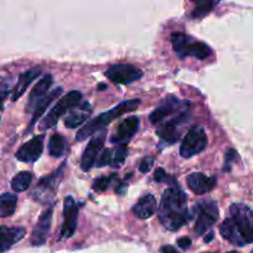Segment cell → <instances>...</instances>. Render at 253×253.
Segmentation results:
<instances>
[{"mask_svg":"<svg viewBox=\"0 0 253 253\" xmlns=\"http://www.w3.org/2000/svg\"><path fill=\"white\" fill-rule=\"evenodd\" d=\"M158 216L162 225L169 231H177L191 218L187 209V196L177 185L170 186L163 193Z\"/></svg>","mask_w":253,"mask_h":253,"instance_id":"1","label":"cell"},{"mask_svg":"<svg viewBox=\"0 0 253 253\" xmlns=\"http://www.w3.org/2000/svg\"><path fill=\"white\" fill-rule=\"evenodd\" d=\"M220 233L232 245L242 246L253 243V210L245 204H232L230 217L220 225Z\"/></svg>","mask_w":253,"mask_h":253,"instance_id":"2","label":"cell"},{"mask_svg":"<svg viewBox=\"0 0 253 253\" xmlns=\"http://www.w3.org/2000/svg\"><path fill=\"white\" fill-rule=\"evenodd\" d=\"M139 99H128V101H124L122 103L117 104L116 107H113L109 111L99 114L98 117L91 119L84 126H81V129L76 134V140L82 142V140L87 139V138L93 135L96 132L103 129L104 126H108L114 119L119 118V117L124 116L126 113H129V112L135 111L138 108V106H139Z\"/></svg>","mask_w":253,"mask_h":253,"instance_id":"3","label":"cell"},{"mask_svg":"<svg viewBox=\"0 0 253 253\" xmlns=\"http://www.w3.org/2000/svg\"><path fill=\"white\" fill-rule=\"evenodd\" d=\"M171 46L180 58L195 57L198 60H206L212 53L210 46L185 33L172 34Z\"/></svg>","mask_w":253,"mask_h":253,"instance_id":"4","label":"cell"},{"mask_svg":"<svg viewBox=\"0 0 253 253\" xmlns=\"http://www.w3.org/2000/svg\"><path fill=\"white\" fill-rule=\"evenodd\" d=\"M82 93L80 91H70L69 93L65 94V96L61 97L57 101V103L51 108V111L46 114L45 118L41 121L40 128L41 130L51 129L57 124V122L60 121L61 117L65 116L66 112H69L70 109L74 108L75 106L81 102Z\"/></svg>","mask_w":253,"mask_h":253,"instance_id":"5","label":"cell"},{"mask_svg":"<svg viewBox=\"0 0 253 253\" xmlns=\"http://www.w3.org/2000/svg\"><path fill=\"white\" fill-rule=\"evenodd\" d=\"M191 108H190L189 102H185L184 107H181V111H179L176 117L168 121L167 123L162 124L157 129V134L160 139L167 144H175L180 138V126L186 123L191 116Z\"/></svg>","mask_w":253,"mask_h":253,"instance_id":"6","label":"cell"},{"mask_svg":"<svg viewBox=\"0 0 253 253\" xmlns=\"http://www.w3.org/2000/svg\"><path fill=\"white\" fill-rule=\"evenodd\" d=\"M194 212L196 213L195 230L196 235L203 236L212 227L218 218V206L212 200H203L198 203L194 209Z\"/></svg>","mask_w":253,"mask_h":253,"instance_id":"7","label":"cell"},{"mask_svg":"<svg viewBox=\"0 0 253 253\" xmlns=\"http://www.w3.org/2000/svg\"><path fill=\"white\" fill-rule=\"evenodd\" d=\"M209 144L208 135L201 126H194L189 129L180 147V155L182 158H191L200 154Z\"/></svg>","mask_w":253,"mask_h":253,"instance_id":"8","label":"cell"},{"mask_svg":"<svg viewBox=\"0 0 253 253\" xmlns=\"http://www.w3.org/2000/svg\"><path fill=\"white\" fill-rule=\"evenodd\" d=\"M63 169H65V164L61 165L58 170H56V171L51 172L48 175H45V176L39 180L33 193V198L36 201L47 204V201L55 195L56 189H57L58 184H60L61 179H62Z\"/></svg>","mask_w":253,"mask_h":253,"instance_id":"9","label":"cell"},{"mask_svg":"<svg viewBox=\"0 0 253 253\" xmlns=\"http://www.w3.org/2000/svg\"><path fill=\"white\" fill-rule=\"evenodd\" d=\"M106 76L113 84H129L142 79L143 71L138 67L133 66V65H129V63H117V65H112L107 70Z\"/></svg>","mask_w":253,"mask_h":253,"instance_id":"10","label":"cell"},{"mask_svg":"<svg viewBox=\"0 0 253 253\" xmlns=\"http://www.w3.org/2000/svg\"><path fill=\"white\" fill-rule=\"evenodd\" d=\"M106 128H103V129L98 130V132L94 133L93 135H91V139H89L87 148L84 149L81 158V169L84 170V171H89V170L92 169V167L96 164L97 157H98L99 152L102 150L104 142H106Z\"/></svg>","mask_w":253,"mask_h":253,"instance_id":"11","label":"cell"},{"mask_svg":"<svg viewBox=\"0 0 253 253\" xmlns=\"http://www.w3.org/2000/svg\"><path fill=\"white\" fill-rule=\"evenodd\" d=\"M80 205L72 196H67L63 201V223L61 227V238H70L74 236L79 221Z\"/></svg>","mask_w":253,"mask_h":253,"instance_id":"12","label":"cell"},{"mask_svg":"<svg viewBox=\"0 0 253 253\" xmlns=\"http://www.w3.org/2000/svg\"><path fill=\"white\" fill-rule=\"evenodd\" d=\"M53 215V206L50 205L41 212L35 227H34L33 233H31L30 242L35 247H40L46 243L47 235L51 228V221H52Z\"/></svg>","mask_w":253,"mask_h":253,"instance_id":"13","label":"cell"},{"mask_svg":"<svg viewBox=\"0 0 253 253\" xmlns=\"http://www.w3.org/2000/svg\"><path fill=\"white\" fill-rule=\"evenodd\" d=\"M140 126L139 117H128L124 119L118 126H117L116 132H114L113 137L111 138V142L117 145H126L132 140L135 133L138 132Z\"/></svg>","mask_w":253,"mask_h":253,"instance_id":"14","label":"cell"},{"mask_svg":"<svg viewBox=\"0 0 253 253\" xmlns=\"http://www.w3.org/2000/svg\"><path fill=\"white\" fill-rule=\"evenodd\" d=\"M43 139H45V135H36L33 139L24 143L20 149L16 152V159L23 163L36 162L43 152Z\"/></svg>","mask_w":253,"mask_h":253,"instance_id":"15","label":"cell"},{"mask_svg":"<svg viewBox=\"0 0 253 253\" xmlns=\"http://www.w3.org/2000/svg\"><path fill=\"white\" fill-rule=\"evenodd\" d=\"M216 182H217L216 177L208 176L203 172H193L186 179L189 189L196 195H205V194L210 193L216 186Z\"/></svg>","mask_w":253,"mask_h":253,"instance_id":"16","label":"cell"},{"mask_svg":"<svg viewBox=\"0 0 253 253\" xmlns=\"http://www.w3.org/2000/svg\"><path fill=\"white\" fill-rule=\"evenodd\" d=\"M26 235L24 227H8L0 226V253H4L20 242Z\"/></svg>","mask_w":253,"mask_h":253,"instance_id":"17","label":"cell"},{"mask_svg":"<svg viewBox=\"0 0 253 253\" xmlns=\"http://www.w3.org/2000/svg\"><path fill=\"white\" fill-rule=\"evenodd\" d=\"M91 112L92 108L88 102H84L81 104L79 103L69 111L67 117L65 118V126L70 129H75V128L84 126V122L91 116Z\"/></svg>","mask_w":253,"mask_h":253,"instance_id":"18","label":"cell"},{"mask_svg":"<svg viewBox=\"0 0 253 253\" xmlns=\"http://www.w3.org/2000/svg\"><path fill=\"white\" fill-rule=\"evenodd\" d=\"M180 108H181V107H180V101L176 98V97L174 96L168 97V98L165 99V101L158 107V108H155L154 111L150 113L149 116L150 123L157 126V124L162 123L167 117L171 116V114H174L175 112L179 111Z\"/></svg>","mask_w":253,"mask_h":253,"instance_id":"19","label":"cell"},{"mask_svg":"<svg viewBox=\"0 0 253 253\" xmlns=\"http://www.w3.org/2000/svg\"><path fill=\"white\" fill-rule=\"evenodd\" d=\"M52 84L53 80L51 75H46V76L41 77V79L39 80V82L35 84L33 91L30 92V96H29L28 104H26V111H28L29 113H33L36 103H38L45 94H47V92L50 91Z\"/></svg>","mask_w":253,"mask_h":253,"instance_id":"20","label":"cell"},{"mask_svg":"<svg viewBox=\"0 0 253 253\" xmlns=\"http://www.w3.org/2000/svg\"><path fill=\"white\" fill-rule=\"evenodd\" d=\"M61 94H62V88H61V87H56L55 89H52L50 93L45 94V96L36 103L35 108H34L33 111V118H31L30 124H29V132L33 129L34 126H35L36 122H38V119H40L41 117L43 116V113H45L46 109L51 106V103H52L57 97H60Z\"/></svg>","mask_w":253,"mask_h":253,"instance_id":"21","label":"cell"},{"mask_svg":"<svg viewBox=\"0 0 253 253\" xmlns=\"http://www.w3.org/2000/svg\"><path fill=\"white\" fill-rule=\"evenodd\" d=\"M41 75V69L40 67H33V69L28 70V71L23 72V74L19 76L18 82H16L15 87L13 89V93H11V101H16V99L20 98L25 91L28 89V87L38 79Z\"/></svg>","mask_w":253,"mask_h":253,"instance_id":"22","label":"cell"},{"mask_svg":"<svg viewBox=\"0 0 253 253\" xmlns=\"http://www.w3.org/2000/svg\"><path fill=\"white\" fill-rule=\"evenodd\" d=\"M157 199L153 194H145L133 206V213L139 218H149L157 212Z\"/></svg>","mask_w":253,"mask_h":253,"instance_id":"23","label":"cell"},{"mask_svg":"<svg viewBox=\"0 0 253 253\" xmlns=\"http://www.w3.org/2000/svg\"><path fill=\"white\" fill-rule=\"evenodd\" d=\"M18 196L11 193H4L0 195V217L13 216L16 211Z\"/></svg>","mask_w":253,"mask_h":253,"instance_id":"24","label":"cell"},{"mask_svg":"<svg viewBox=\"0 0 253 253\" xmlns=\"http://www.w3.org/2000/svg\"><path fill=\"white\" fill-rule=\"evenodd\" d=\"M33 181V174L30 171H20L11 180V187L15 193H23L30 187Z\"/></svg>","mask_w":253,"mask_h":253,"instance_id":"25","label":"cell"},{"mask_svg":"<svg viewBox=\"0 0 253 253\" xmlns=\"http://www.w3.org/2000/svg\"><path fill=\"white\" fill-rule=\"evenodd\" d=\"M65 148H66V140L58 133H55L48 139V153L51 157L60 158L65 153Z\"/></svg>","mask_w":253,"mask_h":253,"instance_id":"26","label":"cell"},{"mask_svg":"<svg viewBox=\"0 0 253 253\" xmlns=\"http://www.w3.org/2000/svg\"><path fill=\"white\" fill-rule=\"evenodd\" d=\"M195 5L193 11L194 18H203L208 15L218 3V0H190Z\"/></svg>","mask_w":253,"mask_h":253,"instance_id":"27","label":"cell"},{"mask_svg":"<svg viewBox=\"0 0 253 253\" xmlns=\"http://www.w3.org/2000/svg\"><path fill=\"white\" fill-rule=\"evenodd\" d=\"M128 155V148L126 145H117L116 148H112V163L111 167L121 168L124 164Z\"/></svg>","mask_w":253,"mask_h":253,"instance_id":"28","label":"cell"},{"mask_svg":"<svg viewBox=\"0 0 253 253\" xmlns=\"http://www.w3.org/2000/svg\"><path fill=\"white\" fill-rule=\"evenodd\" d=\"M116 177V174H111L108 176H101L98 179H96L93 181V185H92V189L97 193H101V191H104L109 187L111 182L113 181V179Z\"/></svg>","mask_w":253,"mask_h":253,"instance_id":"29","label":"cell"},{"mask_svg":"<svg viewBox=\"0 0 253 253\" xmlns=\"http://www.w3.org/2000/svg\"><path fill=\"white\" fill-rule=\"evenodd\" d=\"M10 93V81L0 77V109L3 108L4 101Z\"/></svg>","mask_w":253,"mask_h":253,"instance_id":"30","label":"cell"},{"mask_svg":"<svg viewBox=\"0 0 253 253\" xmlns=\"http://www.w3.org/2000/svg\"><path fill=\"white\" fill-rule=\"evenodd\" d=\"M112 163V148H108V149H104L103 152L101 153V155L97 159L96 165L97 168H103V167H111Z\"/></svg>","mask_w":253,"mask_h":253,"instance_id":"31","label":"cell"},{"mask_svg":"<svg viewBox=\"0 0 253 253\" xmlns=\"http://www.w3.org/2000/svg\"><path fill=\"white\" fill-rule=\"evenodd\" d=\"M153 167H154V158L149 155V157L143 158L142 163L139 165V170L143 174H147V172H149L152 170Z\"/></svg>","mask_w":253,"mask_h":253,"instance_id":"32","label":"cell"},{"mask_svg":"<svg viewBox=\"0 0 253 253\" xmlns=\"http://www.w3.org/2000/svg\"><path fill=\"white\" fill-rule=\"evenodd\" d=\"M225 157H226L225 158V168H223V170H225V171H228L231 168V164H232L233 162H236V159H237L238 154L236 150L230 149V150H227V153H226Z\"/></svg>","mask_w":253,"mask_h":253,"instance_id":"33","label":"cell"},{"mask_svg":"<svg viewBox=\"0 0 253 253\" xmlns=\"http://www.w3.org/2000/svg\"><path fill=\"white\" fill-rule=\"evenodd\" d=\"M154 180L158 182H164L168 180V175L163 168H158L154 172Z\"/></svg>","mask_w":253,"mask_h":253,"instance_id":"34","label":"cell"},{"mask_svg":"<svg viewBox=\"0 0 253 253\" xmlns=\"http://www.w3.org/2000/svg\"><path fill=\"white\" fill-rule=\"evenodd\" d=\"M177 246H179L181 250H187L191 246V240L189 237H181L177 240Z\"/></svg>","mask_w":253,"mask_h":253,"instance_id":"35","label":"cell"},{"mask_svg":"<svg viewBox=\"0 0 253 253\" xmlns=\"http://www.w3.org/2000/svg\"><path fill=\"white\" fill-rule=\"evenodd\" d=\"M160 252L162 253H179V251L174 247V246L170 245H165L160 248Z\"/></svg>","mask_w":253,"mask_h":253,"instance_id":"36","label":"cell"},{"mask_svg":"<svg viewBox=\"0 0 253 253\" xmlns=\"http://www.w3.org/2000/svg\"><path fill=\"white\" fill-rule=\"evenodd\" d=\"M126 182L121 181V182H119L118 186H117L116 191L118 194H124V193H126Z\"/></svg>","mask_w":253,"mask_h":253,"instance_id":"37","label":"cell"},{"mask_svg":"<svg viewBox=\"0 0 253 253\" xmlns=\"http://www.w3.org/2000/svg\"><path fill=\"white\" fill-rule=\"evenodd\" d=\"M213 240V232H209L208 235L205 236V238H204V241H205V242H211V241Z\"/></svg>","mask_w":253,"mask_h":253,"instance_id":"38","label":"cell"},{"mask_svg":"<svg viewBox=\"0 0 253 253\" xmlns=\"http://www.w3.org/2000/svg\"><path fill=\"white\" fill-rule=\"evenodd\" d=\"M228 253H238V252H236V251H231V252H228Z\"/></svg>","mask_w":253,"mask_h":253,"instance_id":"39","label":"cell"},{"mask_svg":"<svg viewBox=\"0 0 253 253\" xmlns=\"http://www.w3.org/2000/svg\"><path fill=\"white\" fill-rule=\"evenodd\" d=\"M205 253H216V252H205Z\"/></svg>","mask_w":253,"mask_h":253,"instance_id":"40","label":"cell"},{"mask_svg":"<svg viewBox=\"0 0 253 253\" xmlns=\"http://www.w3.org/2000/svg\"><path fill=\"white\" fill-rule=\"evenodd\" d=\"M252 253H253V252H252Z\"/></svg>","mask_w":253,"mask_h":253,"instance_id":"41","label":"cell"}]
</instances>
